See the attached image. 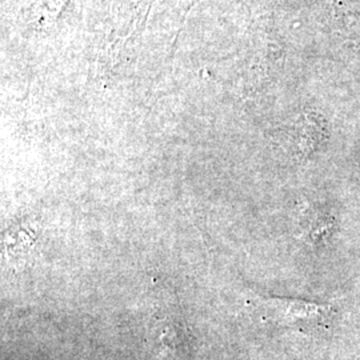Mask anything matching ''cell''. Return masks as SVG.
<instances>
[{
	"label": "cell",
	"mask_w": 360,
	"mask_h": 360,
	"mask_svg": "<svg viewBox=\"0 0 360 360\" xmlns=\"http://www.w3.org/2000/svg\"><path fill=\"white\" fill-rule=\"evenodd\" d=\"M328 136L327 122L316 112H304L284 129L283 141L296 159L304 160L315 154Z\"/></svg>",
	"instance_id": "cell-1"
},
{
	"label": "cell",
	"mask_w": 360,
	"mask_h": 360,
	"mask_svg": "<svg viewBox=\"0 0 360 360\" xmlns=\"http://www.w3.org/2000/svg\"><path fill=\"white\" fill-rule=\"evenodd\" d=\"M266 302L283 322L297 328L321 330L333 322L334 309L330 304L282 297H271Z\"/></svg>",
	"instance_id": "cell-2"
},
{
	"label": "cell",
	"mask_w": 360,
	"mask_h": 360,
	"mask_svg": "<svg viewBox=\"0 0 360 360\" xmlns=\"http://www.w3.org/2000/svg\"><path fill=\"white\" fill-rule=\"evenodd\" d=\"M155 360H181L186 355L181 326L174 318L156 319L151 330Z\"/></svg>",
	"instance_id": "cell-3"
},
{
	"label": "cell",
	"mask_w": 360,
	"mask_h": 360,
	"mask_svg": "<svg viewBox=\"0 0 360 360\" xmlns=\"http://www.w3.org/2000/svg\"><path fill=\"white\" fill-rule=\"evenodd\" d=\"M302 238L311 245L327 242L334 230V219L318 207L306 206L299 217Z\"/></svg>",
	"instance_id": "cell-4"
},
{
	"label": "cell",
	"mask_w": 360,
	"mask_h": 360,
	"mask_svg": "<svg viewBox=\"0 0 360 360\" xmlns=\"http://www.w3.org/2000/svg\"><path fill=\"white\" fill-rule=\"evenodd\" d=\"M330 7L336 27L351 38H360V0H331Z\"/></svg>",
	"instance_id": "cell-5"
}]
</instances>
